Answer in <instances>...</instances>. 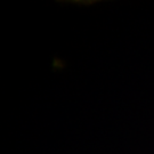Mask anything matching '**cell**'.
I'll list each match as a JSON object with an SVG mask.
<instances>
[]
</instances>
